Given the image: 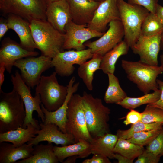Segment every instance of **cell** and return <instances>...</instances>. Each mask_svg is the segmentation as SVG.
I'll return each instance as SVG.
<instances>
[{
	"label": "cell",
	"instance_id": "1",
	"mask_svg": "<svg viewBox=\"0 0 163 163\" xmlns=\"http://www.w3.org/2000/svg\"><path fill=\"white\" fill-rule=\"evenodd\" d=\"M30 24L34 40L41 55L52 59L57 53L64 51V34L46 20H34Z\"/></svg>",
	"mask_w": 163,
	"mask_h": 163
},
{
	"label": "cell",
	"instance_id": "37",
	"mask_svg": "<svg viewBox=\"0 0 163 163\" xmlns=\"http://www.w3.org/2000/svg\"><path fill=\"white\" fill-rule=\"evenodd\" d=\"M161 157L146 149L137 157L135 163H158L160 160Z\"/></svg>",
	"mask_w": 163,
	"mask_h": 163
},
{
	"label": "cell",
	"instance_id": "48",
	"mask_svg": "<svg viewBox=\"0 0 163 163\" xmlns=\"http://www.w3.org/2000/svg\"><path fill=\"white\" fill-rule=\"evenodd\" d=\"M161 49L163 50V33L161 35V44H160Z\"/></svg>",
	"mask_w": 163,
	"mask_h": 163
},
{
	"label": "cell",
	"instance_id": "38",
	"mask_svg": "<svg viewBox=\"0 0 163 163\" xmlns=\"http://www.w3.org/2000/svg\"><path fill=\"white\" fill-rule=\"evenodd\" d=\"M129 3L142 6L150 13L155 14L158 0H128Z\"/></svg>",
	"mask_w": 163,
	"mask_h": 163
},
{
	"label": "cell",
	"instance_id": "42",
	"mask_svg": "<svg viewBox=\"0 0 163 163\" xmlns=\"http://www.w3.org/2000/svg\"><path fill=\"white\" fill-rule=\"evenodd\" d=\"M9 29L7 19L0 18V40Z\"/></svg>",
	"mask_w": 163,
	"mask_h": 163
},
{
	"label": "cell",
	"instance_id": "18",
	"mask_svg": "<svg viewBox=\"0 0 163 163\" xmlns=\"http://www.w3.org/2000/svg\"><path fill=\"white\" fill-rule=\"evenodd\" d=\"M75 80V77L73 76L69 81L67 85L68 93L66 99L62 105L56 110L54 111H48L42 104H41L45 117L44 121L43 123L54 124L58 126L61 131L65 133H67L66 125L68 103L72 95L77 91L80 84L79 82L74 84Z\"/></svg>",
	"mask_w": 163,
	"mask_h": 163
},
{
	"label": "cell",
	"instance_id": "39",
	"mask_svg": "<svg viewBox=\"0 0 163 163\" xmlns=\"http://www.w3.org/2000/svg\"><path fill=\"white\" fill-rule=\"evenodd\" d=\"M127 114L123 123L126 125L134 124L140 121L142 113L134 109H131Z\"/></svg>",
	"mask_w": 163,
	"mask_h": 163
},
{
	"label": "cell",
	"instance_id": "22",
	"mask_svg": "<svg viewBox=\"0 0 163 163\" xmlns=\"http://www.w3.org/2000/svg\"><path fill=\"white\" fill-rule=\"evenodd\" d=\"M33 146L25 144L16 147L6 142H0V163H16L18 160L31 157L34 150Z\"/></svg>",
	"mask_w": 163,
	"mask_h": 163
},
{
	"label": "cell",
	"instance_id": "46",
	"mask_svg": "<svg viewBox=\"0 0 163 163\" xmlns=\"http://www.w3.org/2000/svg\"><path fill=\"white\" fill-rule=\"evenodd\" d=\"M67 159L64 161L62 163H75L76 160L78 158H80L78 155H74L69 157L67 158Z\"/></svg>",
	"mask_w": 163,
	"mask_h": 163
},
{
	"label": "cell",
	"instance_id": "4",
	"mask_svg": "<svg viewBox=\"0 0 163 163\" xmlns=\"http://www.w3.org/2000/svg\"><path fill=\"white\" fill-rule=\"evenodd\" d=\"M121 66L128 79L144 94L158 89L157 78L163 72L160 66L150 65L140 60L133 62L123 59Z\"/></svg>",
	"mask_w": 163,
	"mask_h": 163
},
{
	"label": "cell",
	"instance_id": "25",
	"mask_svg": "<svg viewBox=\"0 0 163 163\" xmlns=\"http://www.w3.org/2000/svg\"><path fill=\"white\" fill-rule=\"evenodd\" d=\"M53 150L59 161L62 163L66 158L70 156L78 155L80 158H83L91 154L89 142L82 139L69 145L61 147L54 146Z\"/></svg>",
	"mask_w": 163,
	"mask_h": 163
},
{
	"label": "cell",
	"instance_id": "43",
	"mask_svg": "<svg viewBox=\"0 0 163 163\" xmlns=\"http://www.w3.org/2000/svg\"><path fill=\"white\" fill-rule=\"evenodd\" d=\"M114 158L117 160L118 163H132L134 161L117 153H115Z\"/></svg>",
	"mask_w": 163,
	"mask_h": 163
},
{
	"label": "cell",
	"instance_id": "3",
	"mask_svg": "<svg viewBox=\"0 0 163 163\" xmlns=\"http://www.w3.org/2000/svg\"><path fill=\"white\" fill-rule=\"evenodd\" d=\"M82 98L87 128L91 136H102L109 133L110 108L103 104L101 99L85 91Z\"/></svg>",
	"mask_w": 163,
	"mask_h": 163
},
{
	"label": "cell",
	"instance_id": "9",
	"mask_svg": "<svg viewBox=\"0 0 163 163\" xmlns=\"http://www.w3.org/2000/svg\"><path fill=\"white\" fill-rule=\"evenodd\" d=\"M11 81L14 89L20 95L24 103L26 111V117L22 128H26L29 123L40 127L38 121L33 117V113L36 111L38 116L42 122L44 121L45 117L41 106V101L39 94L33 97L31 94L30 88L28 86L22 78L19 72L16 70L14 75L11 76Z\"/></svg>",
	"mask_w": 163,
	"mask_h": 163
},
{
	"label": "cell",
	"instance_id": "27",
	"mask_svg": "<svg viewBox=\"0 0 163 163\" xmlns=\"http://www.w3.org/2000/svg\"><path fill=\"white\" fill-rule=\"evenodd\" d=\"M52 143L35 145L32 155L30 157L17 161L16 163H58Z\"/></svg>",
	"mask_w": 163,
	"mask_h": 163
},
{
	"label": "cell",
	"instance_id": "17",
	"mask_svg": "<svg viewBox=\"0 0 163 163\" xmlns=\"http://www.w3.org/2000/svg\"><path fill=\"white\" fill-rule=\"evenodd\" d=\"M38 54V52L28 50L9 38H5L2 42L0 49V62L4 63L6 70L10 73L16 60L29 56H36Z\"/></svg>",
	"mask_w": 163,
	"mask_h": 163
},
{
	"label": "cell",
	"instance_id": "8",
	"mask_svg": "<svg viewBox=\"0 0 163 163\" xmlns=\"http://www.w3.org/2000/svg\"><path fill=\"white\" fill-rule=\"evenodd\" d=\"M66 115V133L73 136L75 143L81 139L89 142L92 137L87 128L82 96L75 93L72 95L68 103Z\"/></svg>",
	"mask_w": 163,
	"mask_h": 163
},
{
	"label": "cell",
	"instance_id": "19",
	"mask_svg": "<svg viewBox=\"0 0 163 163\" xmlns=\"http://www.w3.org/2000/svg\"><path fill=\"white\" fill-rule=\"evenodd\" d=\"M46 20L55 28L64 34L66 25L72 21L69 5L66 0H59L47 4Z\"/></svg>",
	"mask_w": 163,
	"mask_h": 163
},
{
	"label": "cell",
	"instance_id": "32",
	"mask_svg": "<svg viewBox=\"0 0 163 163\" xmlns=\"http://www.w3.org/2000/svg\"><path fill=\"white\" fill-rule=\"evenodd\" d=\"M160 33H163V24L155 14L149 12L142 23L140 35L150 36Z\"/></svg>",
	"mask_w": 163,
	"mask_h": 163
},
{
	"label": "cell",
	"instance_id": "16",
	"mask_svg": "<svg viewBox=\"0 0 163 163\" xmlns=\"http://www.w3.org/2000/svg\"><path fill=\"white\" fill-rule=\"evenodd\" d=\"M40 125V129L37 131V135L28 142V144L35 145L40 142L47 141L64 146L75 143L72 135L63 133L54 124L42 122Z\"/></svg>",
	"mask_w": 163,
	"mask_h": 163
},
{
	"label": "cell",
	"instance_id": "6",
	"mask_svg": "<svg viewBox=\"0 0 163 163\" xmlns=\"http://www.w3.org/2000/svg\"><path fill=\"white\" fill-rule=\"evenodd\" d=\"M53 72L49 76L42 75L35 88V94L40 95L42 104L48 111H54L64 102L68 93V88L60 85Z\"/></svg>",
	"mask_w": 163,
	"mask_h": 163
},
{
	"label": "cell",
	"instance_id": "40",
	"mask_svg": "<svg viewBox=\"0 0 163 163\" xmlns=\"http://www.w3.org/2000/svg\"><path fill=\"white\" fill-rule=\"evenodd\" d=\"M82 163H110L109 158L98 154H93L91 158L85 160Z\"/></svg>",
	"mask_w": 163,
	"mask_h": 163
},
{
	"label": "cell",
	"instance_id": "11",
	"mask_svg": "<svg viewBox=\"0 0 163 163\" xmlns=\"http://www.w3.org/2000/svg\"><path fill=\"white\" fill-rule=\"evenodd\" d=\"M93 55L88 48L81 50H69L60 52L52 59L51 67H54L59 75L68 77L74 72L75 68L74 65H80L91 59Z\"/></svg>",
	"mask_w": 163,
	"mask_h": 163
},
{
	"label": "cell",
	"instance_id": "10",
	"mask_svg": "<svg viewBox=\"0 0 163 163\" xmlns=\"http://www.w3.org/2000/svg\"><path fill=\"white\" fill-rule=\"evenodd\" d=\"M52 58L41 55L29 56L16 60L14 66L18 69L22 78L29 87L33 88L39 83L42 73L52 67Z\"/></svg>",
	"mask_w": 163,
	"mask_h": 163
},
{
	"label": "cell",
	"instance_id": "28",
	"mask_svg": "<svg viewBox=\"0 0 163 163\" xmlns=\"http://www.w3.org/2000/svg\"><path fill=\"white\" fill-rule=\"evenodd\" d=\"M103 56L98 54H93L91 59L79 66L78 69V75L82 79L87 89H93L92 82L95 72L100 69Z\"/></svg>",
	"mask_w": 163,
	"mask_h": 163
},
{
	"label": "cell",
	"instance_id": "13",
	"mask_svg": "<svg viewBox=\"0 0 163 163\" xmlns=\"http://www.w3.org/2000/svg\"><path fill=\"white\" fill-rule=\"evenodd\" d=\"M105 32L92 30L87 26L77 24L71 21L65 27L63 49L84 50L86 47L84 45L86 41L92 38L100 37Z\"/></svg>",
	"mask_w": 163,
	"mask_h": 163
},
{
	"label": "cell",
	"instance_id": "36",
	"mask_svg": "<svg viewBox=\"0 0 163 163\" xmlns=\"http://www.w3.org/2000/svg\"><path fill=\"white\" fill-rule=\"evenodd\" d=\"M146 149L161 157L163 156V128L158 134L147 145Z\"/></svg>",
	"mask_w": 163,
	"mask_h": 163
},
{
	"label": "cell",
	"instance_id": "35",
	"mask_svg": "<svg viewBox=\"0 0 163 163\" xmlns=\"http://www.w3.org/2000/svg\"><path fill=\"white\" fill-rule=\"evenodd\" d=\"M141 122L146 123H163V110L147 104L144 110L141 113Z\"/></svg>",
	"mask_w": 163,
	"mask_h": 163
},
{
	"label": "cell",
	"instance_id": "2",
	"mask_svg": "<svg viewBox=\"0 0 163 163\" xmlns=\"http://www.w3.org/2000/svg\"><path fill=\"white\" fill-rule=\"evenodd\" d=\"M25 117L24 103L17 91L0 90V133L22 127Z\"/></svg>",
	"mask_w": 163,
	"mask_h": 163
},
{
	"label": "cell",
	"instance_id": "41",
	"mask_svg": "<svg viewBox=\"0 0 163 163\" xmlns=\"http://www.w3.org/2000/svg\"><path fill=\"white\" fill-rule=\"evenodd\" d=\"M157 82L158 86V89L161 91L160 98L155 102L148 104L151 106L158 107L163 110V81L157 79Z\"/></svg>",
	"mask_w": 163,
	"mask_h": 163
},
{
	"label": "cell",
	"instance_id": "5",
	"mask_svg": "<svg viewBox=\"0 0 163 163\" xmlns=\"http://www.w3.org/2000/svg\"><path fill=\"white\" fill-rule=\"evenodd\" d=\"M120 20L124 31V40L131 48L141 35L142 23L150 12L141 6L117 0Z\"/></svg>",
	"mask_w": 163,
	"mask_h": 163
},
{
	"label": "cell",
	"instance_id": "20",
	"mask_svg": "<svg viewBox=\"0 0 163 163\" xmlns=\"http://www.w3.org/2000/svg\"><path fill=\"white\" fill-rule=\"evenodd\" d=\"M72 21L77 24L87 26L91 20L101 2L93 0H66Z\"/></svg>",
	"mask_w": 163,
	"mask_h": 163
},
{
	"label": "cell",
	"instance_id": "12",
	"mask_svg": "<svg viewBox=\"0 0 163 163\" xmlns=\"http://www.w3.org/2000/svg\"><path fill=\"white\" fill-rule=\"evenodd\" d=\"M108 25V30L98 39L85 43V46L91 49L93 55L98 54L103 56L122 41L124 37V30L120 20L112 21Z\"/></svg>",
	"mask_w": 163,
	"mask_h": 163
},
{
	"label": "cell",
	"instance_id": "45",
	"mask_svg": "<svg viewBox=\"0 0 163 163\" xmlns=\"http://www.w3.org/2000/svg\"><path fill=\"white\" fill-rule=\"evenodd\" d=\"M155 14L159 18L163 24V6L158 4L156 8Z\"/></svg>",
	"mask_w": 163,
	"mask_h": 163
},
{
	"label": "cell",
	"instance_id": "24",
	"mask_svg": "<svg viewBox=\"0 0 163 163\" xmlns=\"http://www.w3.org/2000/svg\"><path fill=\"white\" fill-rule=\"evenodd\" d=\"M118 139L117 135L107 133L103 136L92 137L89 142L91 154H98L114 159L113 150Z\"/></svg>",
	"mask_w": 163,
	"mask_h": 163
},
{
	"label": "cell",
	"instance_id": "30",
	"mask_svg": "<svg viewBox=\"0 0 163 163\" xmlns=\"http://www.w3.org/2000/svg\"><path fill=\"white\" fill-rule=\"evenodd\" d=\"M161 94V91L158 89L152 93L145 94L139 97H132L127 96L117 104L126 109H134L142 105L155 102L159 98Z\"/></svg>",
	"mask_w": 163,
	"mask_h": 163
},
{
	"label": "cell",
	"instance_id": "49",
	"mask_svg": "<svg viewBox=\"0 0 163 163\" xmlns=\"http://www.w3.org/2000/svg\"><path fill=\"white\" fill-rule=\"evenodd\" d=\"M59 0H46L47 4L51 2Z\"/></svg>",
	"mask_w": 163,
	"mask_h": 163
},
{
	"label": "cell",
	"instance_id": "50",
	"mask_svg": "<svg viewBox=\"0 0 163 163\" xmlns=\"http://www.w3.org/2000/svg\"><path fill=\"white\" fill-rule=\"evenodd\" d=\"M93 0L101 2L105 0Z\"/></svg>",
	"mask_w": 163,
	"mask_h": 163
},
{
	"label": "cell",
	"instance_id": "15",
	"mask_svg": "<svg viewBox=\"0 0 163 163\" xmlns=\"http://www.w3.org/2000/svg\"><path fill=\"white\" fill-rule=\"evenodd\" d=\"M116 20H120L117 0H105L100 3L87 27L95 31L105 32L107 25Z\"/></svg>",
	"mask_w": 163,
	"mask_h": 163
},
{
	"label": "cell",
	"instance_id": "33",
	"mask_svg": "<svg viewBox=\"0 0 163 163\" xmlns=\"http://www.w3.org/2000/svg\"><path fill=\"white\" fill-rule=\"evenodd\" d=\"M163 128V123H146L139 121L132 124L128 129L118 130L116 135L118 138L128 139L136 133L152 130L161 129Z\"/></svg>",
	"mask_w": 163,
	"mask_h": 163
},
{
	"label": "cell",
	"instance_id": "34",
	"mask_svg": "<svg viewBox=\"0 0 163 163\" xmlns=\"http://www.w3.org/2000/svg\"><path fill=\"white\" fill-rule=\"evenodd\" d=\"M161 129L152 130L136 133L130 138L126 139L133 143L144 147L151 142L158 134Z\"/></svg>",
	"mask_w": 163,
	"mask_h": 163
},
{
	"label": "cell",
	"instance_id": "23",
	"mask_svg": "<svg viewBox=\"0 0 163 163\" xmlns=\"http://www.w3.org/2000/svg\"><path fill=\"white\" fill-rule=\"evenodd\" d=\"M40 129V127L29 123L26 128L20 127L14 130L0 133V142H9L15 146H20L34 137Z\"/></svg>",
	"mask_w": 163,
	"mask_h": 163
},
{
	"label": "cell",
	"instance_id": "14",
	"mask_svg": "<svg viewBox=\"0 0 163 163\" xmlns=\"http://www.w3.org/2000/svg\"><path fill=\"white\" fill-rule=\"evenodd\" d=\"M162 34L150 36L140 35L131 48L134 53L139 55L140 60L150 65L158 66Z\"/></svg>",
	"mask_w": 163,
	"mask_h": 163
},
{
	"label": "cell",
	"instance_id": "47",
	"mask_svg": "<svg viewBox=\"0 0 163 163\" xmlns=\"http://www.w3.org/2000/svg\"><path fill=\"white\" fill-rule=\"evenodd\" d=\"M160 62L161 65L160 66L161 67L163 71V52L160 56Z\"/></svg>",
	"mask_w": 163,
	"mask_h": 163
},
{
	"label": "cell",
	"instance_id": "7",
	"mask_svg": "<svg viewBox=\"0 0 163 163\" xmlns=\"http://www.w3.org/2000/svg\"><path fill=\"white\" fill-rule=\"evenodd\" d=\"M47 5L46 0H0L3 14L16 15L29 22L34 20H46Z\"/></svg>",
	"mask_w": 163,
	"mask_h": 163
},
{
	"label": "cell",
	"instance_id": "26",
	"mask_svg": "<svg viewBox=\"0 0 163 163\" xmlns=\"http://www.w3.org/2000/svg\"><path fill=\"white\" fill-rule=\"evenodd\" d=\"M129 48L125 41L120 42L103 56L100 69L107 75L114 74L117 60L121 56L127 54Z\"/></svg>",
	"mask_w": 163,
	"mask_h": 163
},
{
	"label": "cell",
	"instance_id": "29",
	"mask_svg": "<svg viewBox=\"0 0 163 163\" xmlns=\"http://www.w3.org/2000/svg\"><path fill=\"white\" fill-rule=\"evenodd\" d=\"M109 84L104 97L107 104H116L122 101L127 96L126 93L123 90L119 80L114 74H107Z\"/></svg>",
	"mask_w": 163,
	"mask_h": 163
},
{
	"label": "cell",
	"instance_id": "44",
	"mask_svg": "<svg viewBox=\"0 0 163 163\" xmlns=\"http://www.w3.org/2000/svg\"><path fill=\"white\" fill-rule=\"evenodd\" d=\"M6 70L4 63L0 62V90L2 89V86L4 81V72Z\"/></svg>",
	"mask_w": 163,
	"mask_h": 163
},
{
	"label": "cell",
	"instance_id": "31",
	"mask_svg": "<svg viewBox=\"0 0 163 163\" xmlns=\"http://www.w3.org/2000/svg\"><path fill=\"white\" fill-rule=\"evenodd\" d=\"M144 149V147L133 143L126 139L118 138L113 152L134 160Z\"/></svg>",
	"mask_w": 163,
	"mask_h": 163
},
{
	"label": "cell",
	"instance_id": "21",
	"mask_svg": "<svg viewBox=\"0 0 163 163\" xmlns=\"http://www.w3.org/2000/svg\"><path fill=\"white\" fill-rule=\"evenodd\" d=\"M7 15L9 29L13 30L17 34L21 45L30 51H34L37 49L33 38L30 22L16 15L10 14Z\"/></svg>",
	"mask_w": 163,
	"mask_h": 163
}]
</instances>
